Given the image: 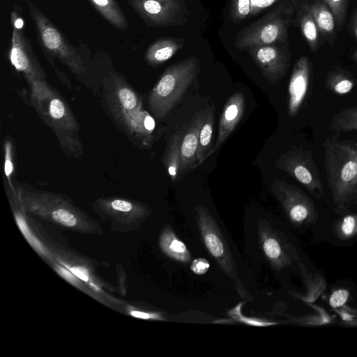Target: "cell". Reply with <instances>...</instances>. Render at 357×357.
<instances>
[{"mask_svg": "<svg viewBox=\"0 0 357 357\" xmlns=\"http://www.w3.org/2000/svg\"><path fill=\"white\" fill-rule=\"evenodd\" d=\"M349 294L345 289H338L334 291L329 299L330 305L333 307H337L343 305L347 301Z\"/></svg>", "mask_w": 357, "mask_h": 357, "instance_id": "1f68e13d", "label": "cell"}, {"mask_svg": "<svg viewBox=\"0 0 357 357\" xmlns=\"http://www.w3.org/2000/svg\"><path fill=\"white\" fill-rule=\"evenodd\" d=\"M327 183L334 202L342 204L353 198L357 183V144L328 137L324 142Z\"/></svg>", "mask_w": 357, "mask_h": 357, "instance_id": "6da1fadb", "label": "cell"}, {"mask_svg": "<svg viewBox=\"0 0 357 357\" xmlns=\"http://www.w3.org/2000/svg\"><path fill=\"white\" fill-rule=\"evenodd\" d=\"M29 14L37 33L38 42L46 53L58 59L77 77L86 71L78 50L72 45L61 31L32 2L27 1Z\"/></svg>", "mask_w": 357, "mask_h": 357, "instance_id": "3957f363", "label": "cell"}, {"mask_svg": "<svg viewBox=\"0 0 357 357\" xmlns=\"http://www.w3.org/2000/svg\"><path fill=\"white\" fill-rule=\"evenodd\" d=\"M271 188L291 221L301 222L308 217L311 202L300 188L280 178L274 179Z\"/></svg>", "mask_w": 357, "mask_h": 357, "instance_id": "4fadbf2b", "label": "cell"}, {"mask_svg": "<svg viewBox=\"0 0 357 357\" xmlns=\"http://www.w3.org/2000/svg\"><path fill=\"white\" fill-rule=\"evenodd\" d=\"M195 211L197 225L204 246L222 271L236 281L238 275L235 262L216 220L202 205L196 206Z\"/></svg>", "mask_w": 357, "mask_h": 357, "instance_id": "ba28073f", "label": "cell"}, {"mask_svg": "<svg viewBox=\"0 0 357 357\" xmlns=\"http://www.w3.org/2000/svg\"><path fill=\"white\" fill-rule=\"evenodd\" d=\"M351 28L357 43V8H354L350 19ZM353 59L357 65V46L353 54Z\"/></svg>", "mask_w": 357, "mask_h": 357, "instance_id": "8d00e7d4", "label": "cell"}, {"mask_svg": "<svg viewBox=\"0 0 357 357\" xmlns=\"http://www.w3.org/2000/svg\"><path fill=\"white\" fill-rule=\"evenodd\" d=\"M199 72L197 57L190 56L165 69L153 87L148 105L157 119L165 117L182 98Z\"/></svg>", "mask_w": 357, "mask_h": 357, "instance_id": "7a4b0ae2", "label": "cell"}, {"mask_svg": "<svg viewBox=\"0 0 357 357\" xmlns=\"http://www.w3.org/2000/svg\"><path fill=\"white\" fill-rule=\"evenodd\" d=\"M97 11L114 27L126 30L128 22L116 0H89Z\"/></svg>", "mask_w": 357, "mask_h": 357, "instance_id": "603a6c76", "label": "cell"}, {"mask_svg": "<svg viewBox=\"0 0 357 357\" xmlns=\"http://www.w3.org/2000/svg\"><path fill=\"white\" fill-rule=\"evenodd\" d=\"M279 0H251L249 16L252 17Z\"/></svg>", "mask_w": 357, "mask_h": 357, "instance_id": "836d02e7", "label": "cell"}, {"mask_svg": "<svg viewBox=\"0 0 357 357\" xmlns=\"http://www.w3.org/2000/svg\"><path fill=\"white\" fill-rule=\"evenodd\" d=\"M95 206L99 210L115 216L128 215L139 218L146 215L149 211V208L142 203L118 197L98 199Z\"/></svg>", "mask_w": 357, "mask_h": 357, "instance_id": "ac0fdd59", "label": "cell"}, {"mask_svg": "<svg viewBox=\"0 0 357 357\" xmlns=\"http://www.w3.org/2000/svg\"><path fill=\"white\" fill-rule=\"evenodd\" d=\"M321 1L324 2L332 11L335 18V27L338 31H340L345 22L349 0Z\"/></svg>", "mask_w": 357, "mask_h": 357, "instance_id": "83f0119b", "label": "cell"}, {"mask_svg": "<svg viewBox=\"0 0 357 357\" xmlns=\"http://www.w3.org/2000/svg\"><path fill=\"white\" fill-rule=\"evenodd\" d=\"M68 134L70 133L56 134L62 149L71 154L79 155V153H82V146L80 141Z\"/></svg>", "mask_w": 357, "mask_h": 357, "instance_id": "4dcf8cb0", "label": "cell"}, {"mask_svg": "<svg viewBox=\"0 0 357 357\" xmlns=\"http://www.w3.org/2000/svg\"><path fill=\"white\" fill-rule=\"evenodd\" d=\"M24 209L50 218L63 226L73 227L83 218V215L64 195L36 189L20 183L15 188Z\"/></svg>", "mask_w": 357, "mask_h": 357, "instance_id": "277c9868", "label": "cell"}, {"mask_svg": "<svg viewBox=\"0 0 357 357\" xmlns=\"http://www.w3.org/2000/svg\"><path fill=\"white\" fill-rule=\"evenodd\" d=\"M290 10L278 6L259 20L241 30L235 45L240 50L266 45H276L287 40Z\"/></svg>", "mask_w": 357, "mask_h": 357, "instance_id": "8992f818", "label": "cell"}, {"mask_svg": "<svg viewBox=\"0 0 357 357\" xmlns=\"http://www.w3.org/2000/svg\"><path fill=\"white\" fill-rule=\"evenodd\" d=\"M241 306L242 303H239L229 312V314L237 321L249 326L263 327L277 324L275 322L269 321L265 319L243 316L241 313Z\"/></svg>", "mask_w": 357, "mask_h": 357, "instance_id": "f546056e", "label": "cell"}, {"mask_svg": "<svg viewBox=\"0 0 357 357\" xmlns=\"http://www.w3.org/2000/svg\"><path fill=\"white\" fill-rule=\"evenodd\" d=\"M329 128L335 132H357V105L345 107L334 114Z\"/></svg>", "mask_w": 357, "mask_h": 357, "instance_id": "4316f807", "label": "cell"}, {"mask_svg": "<svg viewBox=\"0 0 357 357\" xmlns=\"http://www.w3.org/2000/svg\"><path fill=\"white\" fill-rule=\"evenodd\" d=\"M31 99L40 116L55 134H73L79 130V124L67 103L50 86Z\"/></svg>", "mask_w": 357, "mask_h": 357, "instance_id": "30bf717a", "label": "cell"}, {"mask_svg": "<svg viewBox=\"0 0 357 357\" xmlns=\"http://www.w3.org/2000/svg\"><path fill=\"white\" fill-rule=\"evenodd\" d=\"M13 33L9 59L15 68L22 73L29 83L31 95L41 92L48 84L46 73L38 61L29 40L23 31V20L13 10L10 15Z\"/></svg>", "mask_w": 357, "mask_h": 357, "instance_id": "5b68a950", "label": "cell"}, {"mask_svg": "<svg viewBox=\"0 0 357 357\" xmlns=\"http://www.w3.org/2000/svg\"><path fill=\"white\" fill-rule=\"evenodd\" d=\"M208 107L196 112L183 133H181V176L194 169L197 165L196 155L200 130L206 120Z\"/></svg>", "mask_w": 357, "mask_h": 357, "instance_id": "9a60e30c", "label": "cell"}, {"mask_svg": "<svg viewBox=\"0 0 357 357\" xmlns=\"http://www.w3.org/2000/svg\"><path fill=\"white\" fill-rule=\"evenodd\" d=\"M298 19L302 34L308 44L310 51L315 52L319 48V31L307 4L303 5Z\"/></svg>", "mask_w": 357, "mask_h": 357, "instance_id": "d4e9b609", "label": "cell"}, {"mask_svg": "<svg viewBox=\"0 0 357 357\" xmlns=\"http://www.w3.org/2000/svg\"><path fill=\"white\" fill-rule=\"evenodd\" d=\"M210 268L209 262L204 258L194 259L190 264V270L196 275L205 274Z\"/></svg>", "mask_w": 357, "mask_h": 357, "instance_id": "d6a6232c", "label": "cell"}, {"mask_svg": "<svg viewBox=\"0 0 357 357\" xmlns=\"http://www.w3.org/2000/svg\"><path fill=\"white\" fill-rule=\"evenodd\" d=\"M356 225V218L353 215H347L344 218L342 223V231L344 234L346 236L351 235Z\"/></svg>", "mask_w": 357, "mask_h": 357, "instance_id": "d590c367", "label": "cell"}, {"mask_svg": "<svg viewBox=\"0 0 357 357\" xmlns=\"http://www.w3.org/2000/svg\"><path fill=\"white\" fill-rule=\"evenodd\" d=\"M248 52L263 76L272 84L278 83L287 73L290 64L289 52L276 45L249 48Z\"/></svg>", "mask_w": 357, "mask_h": 357, "instance_id": "7c38bea8", "label": "cell"}, {"mask_svg": "<svg viewBox=\"0 0 357 357\" xmlns=\"http://www.w3.org/2000/svg\"><path fill=\"white\" fill-rule=\"evenodd\" d=\"M159 241L160 249L169 258L182 263L190 261L191 255L188 249L171 227L162 230Z\"/></svg>", "mask_w": 357, "mask_h": 357, "instance_id": "44dd1931", "label": "cell"}, {"mask_svg": "<svg viewBox=\"0 0 357 357\" xmlns=\"http://www.w3.org/2000/svg\"><path fill=\"white\" fill-rule=\"evenodd\" d=\"M183 45V40L174 38H160L146 49L144 59L151 66L156 67L171 59Z\"/></svg>", "mask_w": 357, "mask_h": 357, "instance_id": "d6986e66", "label": "cell"}, {"mask_svg": "<svg viewBox=\"0 0 357 357\" xmlns=\"http://www.w3.org/2000/svg\"><path fill=\"white\" fill-rule=\"evenodd\" d=\"M244 110V95L242 92L237 91L232 94L225 104L219 120L216 140L206 158L216 151L234 132L236 125L243 116Z\"/></svg>", "mask_w": 357, "mask_h": 357, "instance_id": "2e32d148", "label": "cell"}, {"mask_svg": "<svg viewBox=\"0 0 357 357\" xmlns=\"http://www.w3.org/2000/svg\"><path fill=\"white\" fill-rule=\"evenodd\" d=\"M355 79L349 71L340 68L328 70L326 79V88L333 93L342 95L349 93L354 87Z\"/></svg>", "mask_w": 357, "mask_h": 357, "instance_id": "cb8c5ba5", "label": "cell"}, {"mask_svg": "<svg viewBox=\"0 0 357 357\" xmlns=\"http://www.w3.org/2000/svg\"><path fill=\"white\" fill-rule=\"evenodd\" d=\"M103 83L107 106L113 117L126 131L143 109L142 100L119 73H110Z\"/></svg>", "mask_w": 357, "mask_h": 357, "instance_id": "52a82bcc", "label": "cell"}, {"mask_svg": "<svg viewBox=\"0 0 357 357\" xmlns=\"http://www.w3.org/2000/svg\"><path fill=\"white\" fill-rule=\"evenodd\" d=\"M130 7L149 26L167 27L182 24L187 13L183 0H128Z\"/></svg>", "mask_w": 357, "mask_h": 357, "instance_id": "8fae6325", "label": "cell"}, {"mask_svg": "<svg viewBox=\"0 0 357 357\" xmlns=\"http://www.w3.org/2000/svg\"><path fill=\"white\" fill-rule=\"evenodd\" d=\"M251 0H231L229 15L235 23H240L249 16Z\"/></svg>", "mask_w": 357, "mask_h": 357, "instance_id": "f1b7e54d", "label": "cell"}, {"mask_svg": "<svg viewBox=\"0 0 357 357\" xmlns=\"http://www.w3.org/2000/svg\"><path fill=\"white\" fill-rule=\"evenodd\" d=\"M181 133L178 131L169 139L162 160L173 182H176L178 176H181Z\"/></svg>", "mask_w": 357, "mask_h": 357, "instance_id": "7402d4cb", "label": "cell"}, {"mask_svg": "<svg viewBox=\"0 0 357 357\" xmlns=\"http://www.w3.org/2000/svg\"><path fill=\"white\" fill-rule=\"evenodd\" d=\"M275 166L301 183L317 197H322L324 190L319 169L310 150L294 147L281 155Z\"/></svg>", "mask_w": 357, "mask_h": 357, "instance_id": "9c48e42d", "label": "cell"}, {"mask_svg": "<svg viewBox=\"0 0 357 357\" xmlns=\"http://www.w3.org/2000/svg\"><path fill=\"white\" fill-rule=\"evenodd\" d=\"M307 6L317 24L319 33L333 46L337 36L335 22L332 11L324 2L319 1H315Z\"/></svg>", "mask_w": 357, "mask_h": 357, "instance_id": "ffe728a7", "label": "cell"}, {"mask_svg": "<svg viewBox=\"0 0 357 357\" xmlns=\"http://www.w3.org/2000/svg\"><path fill=\"white\" fill-rule=\"evenodd\" d=\"M257 227L259 242L266 258L273 267L281 268L286 263V257L276 232L269 222L262 218L258 220Z\"/></svg>", "mask_w": 357, "mask_h": 357, "instance_id": "e0dca14e", "label": "cell"}, {"mask_svg": "<svg viewBox=\"0 0 357 357\" xmlns=\"http://www.w3.org/2000/svg\"><path fill=\"white\" fill-rule=\"evenodd\" d=\"M353 198H356L357 199V183H356V188H355V190H354Z\"/></svg>", "mask_w": 357, "mask_h": 357, "instance_id": "74e56055", "label": "cell"}, {"mask_svg": "<svg viewBox=\"0 0 357 357\" xmlns=\"http://www.w3.org/2000/svg\"><path fill=\"white\" fill-rule=\"evenodd\" d=\"M311 68L307 56L300 57L296 62L288 86V114L294 117L301 110L306 98L310 81Z\"/></svg>", "mask_w": 357, "mask_h": 357, "instance_id": "5bb4252c", "label": "cell"}, {"mask_svg": "<svg viewBox=\"0 0 357 357\" xmlns=\"http://www.w3.org/2000/svg\"><path fill=\"white\" fill-rule=\"evenodd\" d=\"M11 151V144L9 142H6V143H5V174L8 180V183H11L10 180V176L13 169Z\"/></svg>", "mask_w": 357, "mask_h": 357, "instance_id": "e575fe53", "label": "cell"}, {"mask_svg": "<svg viewBox=\"0 0 357 357\" xmlns=\"http://www.w3.org/2000/svg\"><path fill=\"white\" fill-rule=\"evenodd\" d=\"M215 109L214 105H211L208 107L206 120L200 130L198 149L196 155L197 165L201 164L206 158V155L211 148Z\"/></svg>", "mask_w": 357, "mask_h": 357, "instance_id": "484cf974", "label": "cell"}]
</instances>
